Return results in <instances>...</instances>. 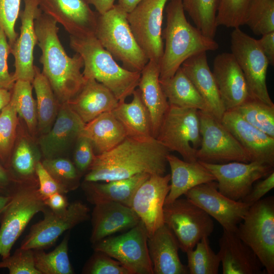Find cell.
Wrapping results in <instances>:
<instances>
[{"label":"cell","mask_w":274,"mask_h":274,"mask_svg":"<svg viewBox=\"0 0 274 274\" xmlns=\"http://www.w3.org/2000/svg\"><path fill=\"white\" fill-rule=\"evenodd\" d=\"M206 53L201 52L189 57L181 67L208 105L211 113L221 120L225 110Z\"/></svg>","instance_id":"26"},{"label":"cell","mask_w":274,"mask_h":274,"mask_svg":"<svg viewBox=\"0 0 274 274\" xmlns=\"http://www.w3.org/2000/svg\"><path fill=\"white\" fill-rule=\"evenodd\" d=\"M150 176L148 174H140L105 183L84 181L82 189L87 200L92 204L116 202L130 207L136 190Z\"/></svg>","instance_id":"30"},{"label":"cell","mask_w":274,"mask_h":274,"mask_svg":"<svg viewBox=\"0 0 274 274\" xmlns=\"http://www.w3.org/2000/svg\"><path fill=\"white\" fill-rule=\"evenodd\" d=\"M169 0H144L127 14L131 31L149 60L160 63L164 44L162 37L163 11Z\"/></svg>","instance_id":"14"},{"label":"cell","mask_w":274,"mask_h":274,"mask_svg":"<svg viewBox=\"0 0 274 274\" xmlns=\"http://www.w3.org/2000/svg\"><path fill=\"white\" fill-rule=\"evenodd\" d=\"M20 3L21 0H0V27L11 47L18 36L15 27L20 12Z\"/></svg>","instance_id":"47"},{"label":"cell","mask_w":274,"mask_h":274,"mask_svg":"<svg viewBox=\"0 0 274 274\" xmlns=\"http://www.w3.org/2000/svg\"><path fill=\"white\" fill-rule=\"evenodd\" d=\"M220 0H182L187 12L195 26L203 34L214 39L217 25L216 16Z\"/></svg>","instance_id":"38"},{"label":"cell","mask_w":274,"mask_h":274,"mask_svg":"<svg viewBox=\"0 0 274 274\" xmlns=\"http://www.w3.org/2000/svg\"><path fill=\"white\" fill-rule=\"evenodd\" d=\"M254 0H220L216 22L218 26L239 27L246 19Z\"/></svg>","instance_id":"44"},{"label":"cell","mask_w":274,"mask_h":274,"mask_svg":"<svg viewBox=\"0 0 274 274\" xmlns=\"http://www.w3.org/2000/svg\"><path fill=\"white\" fill-rule=\"evenodd\" d=\"M84 274H131L119 261L104 252L94 251L84 265Z\"/></svg>","instance_id":"46"},{"label":"cell","mask_w":274,"mask_h":274,"mask_svg":"<svg viewBox=\"0 0 274 274\" xmlns=\"http://www.w3.org/2000/svg\"><path fill=\"white\" fill-rule=\"evenodd\" d=\"M148 247L154 274L189 273L180 260L177 239L165 224L148 237Z\"/></svg>","instance_id":"25"},{"label":"cell","mask_w":274,"mask_h":274,"mask_svg":"<svg viewBox=\"0 0 274 274\" xmlns=\"http://www.w3.org/2000/svg\"><path fill=\"white\" fill-rule=\"evenodd\" d=\"M127 14L118 4L102 14L97 13L94 36L122 67L141 72L149 61L137 43L127 20Z\"/></svg>","instance_id":"5"},{"label":"cell","mask_w":274,"mask_h":274,"mask_svg":"<svg viewBox=\"0 0 274 274\" xmlns=\"http://www.w3.org/2000/svg\"><path fill=\"white\" fill-rule=\"evenodd\" d=\"M165 8L166 26L162 31L165 46L160 61V79L172 77L189 57L215 51L219 45L187 20L182 0H169Z\"/></svg>","instance_id":"3"},{"label":"cell","mask_w":274,"mask_h":274,"mask_svg":"<svg viewBox=\"0 0 274 274\" xmlns=\"http://www.w3.org/2000/svg\"><path fill=\"white\" fill-rule=\"evenodd\" d=\"M169 151L156 138L127 136L110 150L95 155L85 182H108L140 174L164 175Z\"/></svg>","instance_id":"1"},{"label":"cell","mask_w":274,"mask_h":274,"mask_svg":"<svg viewBox=\"0 0 274 274\" xmlns=\"http://www.w3.org/2000/svg\"><path fill=\"white\" fill-rule=\"evenodd\" d=\"M1 268L8 269L10 274H41L35 266L33 250L21 247L1 259Z\"/></svg>","instance_id":"45"},{"label":"cell","mask_w":274,"mask_h":274,"mask_svg":"<svg viewBox=\"0 0 274 274\" xmlns=\"http://www.w3.org/2000/svg\"><path fill=\"white\" fill-rule=\"evenodd\" d=\"M235 233L254 252L265 271L274 273V197L251 205Z\"/></svg>","instance_id":"6"},{"label":"cell","mask_w":274,"mask_h":274,"mask_svg":"<svg viewBox=\"0 0 274 274\" xmlns=\"http://www.w3.org/2000/svg\"><path fill=\"white\" fill-rule=\"evenodd\" d=\"M159 82L169 105L211 113L208 105L181 67L172 77L159 79Z\"/></svg>","instance_id":"33"},{"label":"cell","mask_w":274,"mask_h":274,"mask_svg":"<svg viewBox=\"0 0 274 274\" xmlns=\"http://www.w3.org/2000/svg\"><path fill=\"white\" fill-rule=\"evenodd\" d=\"M166 158L170 168L171 183L164 204L172 202L197 185L216 181L214 176L198 160L188 162L169 153Z\"/></svg>","instance_id":"29"},{"label":"cell","mask_w":274,"mask_h":274,"mask_svg":"<svg viewBox=\"0 0 274 274\" xmlns=\"http://www.w3.org/2000/svg\"><path fill=\"white\" fill-rule=\"evenodd\" d=\"M217 254L223 274H262L266 272L253 251L235 232L223 230Z\"/></svg>","instance_id":"23"},{"label":"cell","mask_w":274,"mask_h":274,"mask_svg":"<svg viewBox=\"0 0 274 274\" xmlns=\"http://www.w3.org/2000/svg\"><path fill=\"white\" fill-rule=\"evenodd\" d=\"M141 221L129 207L116 202H106L94 205L91 213L92 244L116 232L127 230Z\"/></svg>","instance_id":"24"},{"label":"cell","mask_w":274,"mask_h":274,"mask_svg":"<svg viewBox=\"0 0 274 274\" xmlns=\"http://www.w3.org/2000/svg\"><path fill=\"white\" fill-rule=\"evenodd\" d=\"M72 49L82 57L85 79L93 78L102 84L119 101H125L138 87L141 72L128 71L120 66L94 35L70 36Z\"/></svg>","instance_id":"4"},{"label":"cell","mask_w":274,"mask_h":274,"mask_svg":"<svg viewBox=\"0 0 274 274\" xmlns=\"http://www.w3.org/2000/svg\"><path fill=\"white\" fill-rule=\"evenodd\" d=\"M198 115L202 137L196 154L198 161L214 164L251 162L247 151L221 120L206 111L198 110Z\"/></svg>","instance_id":"11"},{"label":"cell","mask_w":274,"mask_h":274,"mask_svg":"<svg viewBox=\"0 0 274 274\" xmlns=\"http://www.w3.org/2000/svg\"><path fill=\"white\" fill-rule=\"evenodd\" d=\"M233 110L249 123L274 138V106L250 98Z\"/></svg>","instance_id":"39"},{"label":"cell","mask_w":274,"mask_h":274,"mask_svg":"<svg viewBox=\"0 0 274 274\" xmlns=\"http://www.w3.org/2000/svg\"><path fill=\"white\" fill-rule=\"evenodd\" d=\"M37 45L41 50L42 73L48 80L60 105L68 102L79 92L86 79L81 70L83 60L78 53L70 57L58 36L57 22L42 12L35 21Z\"/></svg>","instance_id":"2"},{"label":"cell","mask_w":274,"mask_h":274,"mask_svg":"<svg viewBox=\"0 0 274 274\" xmlns=\"http://www.w3.org/2000/svg\"><path fill=\"white\" fill-rule=\"evenodd\" d=\"M42 164L56 181L65 193L77 189L80 185V173L74 163L66 158L44 159Z\"/></svg>","instance_id":"42"},{"label":"cell","mask_w":274,"mask_h":274,"mask_svg":"<svg viewBox=\"0 0 274 274\" xmlns=\"http://www.w3.org/2000/svg\"><path fill=\"white\" fill-rule=\"evenodd\" d=\"M212 73L225 111L252 98L244 74L231 53L215 57Z\"/></svg>","instance_id":"21"},{"label":"cell","mask_w":274,"mask_h":274,"mask_svg":"<svg viewBox=\"0 0 274 274\" xmlns=\"http://www.w3.org/2000/svg\"><path fill=\"white\" fill-rule=\"evenodd\" d=\"M79 136L88 139L99 154L114 148L127 135L122 125L111 111L102 113L86 123Z\"/></svg>","instance_id":"31"},{"label":"cell","mask_w":274,"mask_h":274,"mask_svg":"<svg viewBox=\"0 0 274 274\" xmlns=\"http://www.w3.org/2000/svg\"><path fill=\"white\" fill-rule=\"evenodd\" d=\"M156 139L169 152L179 153L184 160L197 161L202 139L198 110L169 105Z\"/></svg>","instance_id":"7"},{"label":"cell","mask_w":274,"mask_h":274,"mask_svg":"<svg viewBox=\"0 0 274 274\" xmlns=\"http://www.w3.org/2000/svg\"><path fill=\"white\" fill-rule=\"evenodd\" d=\"M11 90L0 88V114L3 109L10 102Z\"/></svg>","instance_id":"57"},{"label":"cell","mask_w":274,"mask_h":274,"mask_svg":"<svg viewBox=\"0 0 274 274\" xmlns=\"http://www.w3.org/2000/svg\"><path fill=\"white\" fill-rule=\"evenodd\" d=\"M159 63L149 60L141 72L138 87L149 114L152 136L156 138L169 104L159 82Z\"/></svg>","instance_id":"27"},{"label":"cell","mask_w":274,"mask_h":274,"mask_svg":"<svg viewBox=\"0 0 274 274\" xmlns=\"http://www.w3.org/2000/svg\"><path fill=\"white\" fill-rule=\"evenodd\" d=\"M46 207L38 186L18 185L0 217V259L11 255L13 246L30 221Z\"/></svg>","instance_id":"8"},{"label":"cell","mask_w":274,"mask_h":274,"mask_svg":"<svg viewBox=\"0 0 274 274\" xmlns=\"http://www.w3.org/2000/svg\"><path fill=\"white\" fill-rule=\"evenodd\" d=\"M24 8L20 12V33L11 47L14 57V80L27 81L32 83L35 76L33 51L37 44L35 21L42 12L38 0H24Z\"/></svg>","instance_id":"19"},{"label":"cell","mask_w":274,"mask_h":274,"mask_svg":"<svg viewBox=\"0 0 274 274\" xmlns=\"http://www.w3.org/2000/svg\"><path fill=\"white\" fill-rule=\"evenodd\" d=\"M32 83L17 80L11 90L10 102L14 106L17 114L25 121L29 131L34 135L38 130L36 101L32 96Z\"/></svg>","instance_id":"37"},{"label":"cell","mask_w":274,"mask_h":274,"mask_svg":"<svg viewBox=\"0 0 274 274\" xmlns=\"http://www.w3.org/2000/svg\"><path fill=\"white\" fill-rule=\"evenodd\" d=\"M132 95L131 102L119 101L112 112L124 127L127 136L136 139L153 137L149 114L139 89L136 88Z\"/></svg>","instance_id":"32"},{"label":"cell","mask_w":274,"mask_h":274,"mask_svg":"<svg viewBox=\"0 0 274 274\" xmlns=\"http://www.w3.org/2000/svg\"><path fill=\"white\" fill-rule=\"evenodd\" d=\"M273 188L274 171L253 185L250 192L241 201L251 206L262 198Z\"/></svg>","instance_id":"51"},{"label":"cell","mask_w":274,"mask_h":274,"mask_svg":"<svg viewBox=\"0 0 274 274\" xmlns=\"http://www.w3.org/2000/svg\"><path fill=\"white\" fill-rule=\"evenodd\" d=\"M85 124L67 102L61 104L52 127L40 140L44 159L60 157L77 140Z\"/></svg>","instance_id":"22"},{"label":"cell","mask_w":274,"mask_h":274,"mask_svg":"<svg viewBox=\"0 0 274 274\" xmlns=\"http://www.w3.org/2000/svg\"><path fill=\"white\" fill-rule=\"evenodd\" d=\"M245 24L257 36L274 31V0H254Z\"/></svg>","instance_id":"43"},{"label":"cell","mask_w":274,"mask_h":274,"mask_svg":"<svg viewBox=\"0 0 274 274\" xmlns=\"http://www.w3.org/2000/svg\"><path fill=\"white\" fill-rule=\"evenodd\" d=\"M89 4L92 5L99 14H102L109 10L115 5L116 0H87Z\"/></svg>","instance_id":"55"},{"label":"cell","mask_w":274,"mask_h":274,"mask_svg":"<svg viewBox=\"0 0 274 274\" xmlns=\"http://www.w3.org/2000/svg\"><path fill=\"white\" fill-rule=\"evenodd\" d=\"M163 220L184 253L193 249L203 237H209L214 228L211 217L186 197L165 204Z\"/></svg>","instance_id":"9"},{"label":"cell","mask_w":274,"mask_h":274,"mask_svg":"<svg viewBox=\"0 0 274 274\" xmlns=\"http://www.w3.org/2000/svg\"><path fill=\"white\" fill-rule=\"evenodd\" d=\"M39 7L70 36L81 37L94 35L97 13L87 0H38Z\"/></svg>","instance_id":"18"},{"label":"cell","mask_w":274,"mask_h":274,"mask_svg":"<svg viewBox=\"0 0 274 274\" xmlns=\"http://www.w3.org/2000/svg\"><path fill=\"white\" fill-rule=\"evenodd\" d=\"M74 154V164L80 173L88 171L95 155L93 145L87 138L79 136Z\"/></svg>","instance_id":"49"},{"label":"cell","mask_w":274,"mask_h":274,"mask_svg":"<svg viewBox=\"0 0 274 274\" xmlns=\"http://www.w3.org/2000/svg\"><path fill=\"white\" fill-rule=\"evenodd\" d=\"M190 274H217L221 264L218 254L210 246L208 237L201 239L186 253Z\"/></svg>","instance_id":"40"},{"label":"cell","mask_w":274,"mask_h":274,"mask_svg":"<svg viewBox=\"0 0 274 274\" xmlns=\"http://www.w3.org/2000/svg\"><path fill=\"white\" fill-rule=\"evenodd\" d=\"M18 185L9 170L0 162V195H12Z\"/></svg>","instance_id":"52"},{"label":"cell","mask_w":274,"mask_h":274,"mask_svg":"<svg viewBox=\"0 0 274 274\" xmlns=\"http://www.w3.org/2000/svg\"><path fill=\"white\" fill-rule=\"evenodd\" d=\"M221 121L249 154L251 161L274 166V138L253 126L235 111H226Z\"/></svg>","instance_id":"20"},{"label":"cell","mask_w":274,"mask_h":274,"mask_svg":"<svg viewBox=\"0 0 274 274\" xmlns=\"http://www.w3.org/2000/svg\"><path fill=\"white\" fill-rule=\"evenodd\" d=\"M148 238L145 227L140 221L121 235L108 236L92 244V248L119 261L131 274H154Z\"/></svg>","instance_id":"12"},{"label":"cell","mask_w":274,"mask_h":274,"mask_svg":"<svg viewBox=\"0 0 274 274\" xmlns=\"http://www.w3.org/2000/svg\"><path fill=\"white\" fill-rule=\"evenodd\" d=\"M36 174L38 181V191L44 200L56 192L65 194L62 187L45 169L40 161L36 164Z\"/></svg>","instance_id":"50"},{"label":"cell","mask_w":274,"mask_h":274,"mask_svg":"<svg viewBox=\"0 0 274 274\" xmlns=\"http://www.w3.org/2000/svg\"><path fill=\"white\" fill-rule=\"evenodd\" d=\"M230 44L231 53L244 74L251 97L274 106L266 82L269 64L257 40L236 27L230 34Z\"/></svg>","instance_id":"10"},{"label":"cell","mask_w":274,"mask_h":274,"mask_svg":"<svg viewBox=\"0 0 274 274\" xmlns=\"http://www.w3.org/2000/svg\"><path fill=\"white\" fill-rule=\"evenodd\" d=\"M199 162L215 177L219 192L236 201L242 200L249 194L254 183L274 171L273 166L256 161Z\"/></svg>","instance_id":"15"},{"label":"cell","mask_w":274,"mask_h":274,"mask_svg":"<svg viewBox=\"0 0 274 274\" xmlns=\"http://www.w3.org/2000/svg\"><path fill=\"white\" fill-rule=\"evenodd\" d=\"M85 79L79 92L67 103L86 124L102 113L113 111L119 101L102 84L93 78Z\"/></svg>","instance_id":"28"},{"label":"cell","mask_w":274,"mask_h":274,"mask_svg":"<svg viewBox=\"0 0 274 274\" xmlns=\"http://www.w3.org/2000/svg\"><path fill=\"white\" fill-rule=\"evenodd\" d=\"M65 194L56 192L44 200L47 207L54 211H61L65 210L70 203Z\"/></svg>","instance_id":"54"},{"label":"cell","mask_w":274,"mask_h":274,"mask_svg":"<svg viewBox=\"0 0 274 274\" xmlns=\"http://www.w3.org/2000/svg\"><path fill=\"white\" fill-rule=\"evenodd\" d=\"M11 196H5L0 195V217L4 208L10 201Z\"/></svg>","instance_id":"58"},{"label":"cell","mask_w":274,"mask_h":274,"mask_svg":"<svg viewBox=\"0 0 274 274\" xmlns=\"http://www.w3.org/2000/svg\"><path fill=\"white\" fill-rule=\"evenodd\" d=\"M11 51L8 38L4 29L0 27V88L11 90L15 81L9 73L8 57Z\"/></svg>","instance_id":"48"},{"label":"cell","mask_w":274,"mask_h":274,"mask_svg":"<svg viewBox=\"0 0 274 274\" xmlns=\"http://www.w3.org/2000/svg\"><path fill=\"white\" fill-rule=\"evenodd\" d=\"M32 84L37 97V129L43 135L54 124L60 105L48 80L36 65Z\"/></svg>","instance_id":"35"},{"label":"cell","mask_w":274,"mask_h":274,"mask_svg":"<svg viewBox=\"0 0 274 274\" xmlns=\"http://www.w3.org/2000/svg\"><path fill=\"white\" fill-rule=\"evenodd\" d=\"M143 1L144 0H118L117 4L128 13Z\"/></svg>","instance_id":"56"},{"label":"cell","mask_w":274,"mask_h":274,"mask_svg":"<svg viewBox=\"0 0 274 274\" xmlns=\"http://www.w3.org/2000/svg\"><path fill=\"white\" fill-rule=\"evenodd\" d=\"M184 195L217 220L223 230L233 232H235L250 206L222 194L218 190L216 181L197 185Z\"/></svg>","instance_id":"16"},{"label":"cell","mask_w":274,"mask_h":274,"mask_svg":"<svg viewBox=\"0 0 274 274\" xmlns=\"http://www.w3.org/2000/svg\"><path fill=\"white\" fill-rule=\"evenodd\" d=\"M69 235L68 232L60 243L49 253H45L44 250H33L35 266L41 274L74 273L68 254Z\"/></svg>","instance_id":"36"},{"label":"cell","mask_w":274,"mask_h":274,"mask_svg":"<svg viewBox=\"0 0 274 274\" xmlns=\"http://www.w3.org/2000/svg\"><path fill=\"white\" fill-rule=\"evenodd\" d=\"M170 181V174L150 175L132 197L130 207L144 225L148 237L164 224L163 207Z\"/></svg>","instance_id":"17"},{"label":"cell","mask_w":274,"mask_h":274,"mask_svg":"<svg viewBox=\"0 0 274 274\" xmlns=\"http://www.w3.org/2000/svg\"><path fill=\"white\" fill-rule=\"evenodd\" d=\"M43 220L32 225L20 247L44 250L53 246L63 232L90 218V209L80 200L69 203L61 211H54L46 207Z\"/></svg>","instance_id":"13"},{"label":"cell","mask_w":274,"mask_h":274,"mask_svg":"<svg viewBox=\"0 0 274 274\" xmlns=\"http://www.w3.org/2000/svg\"><path fill=\"white\" fill-rule=\"evenodd\" d=\"M18 114L10 103L0 114V162L7 168L16 141Z\"/></svg>","instance_id":"41"},{"label":"cell","mask_w":274,"mask_h":274,"mask_svg":"<svg viewBox=\"0 0 274 274\" xmlns=\"http://www.w3.org/2000/svg\"><path fill=\"white\" fill-rule=\"evenodd\" d=\"M258 44L267 58L269 64H274V31L262 35L261 38L257 40Z\"/></svg>","instance_id":"53"},{"label":"cell","mask_w":274,"mask_h":274,"mask_svg":"<svg viewBox=\"0 0 274 274\" xmlns=\"http://www.w3.org/2000/svg\"><path fill=\"white\" fill-rule=\"evenodd\" d=\"M27 139L21 138L14 146L7 169L18 184L38 186L36 166L39 152Z\"/></svg>","instance_id":"34"}]
</instances>
